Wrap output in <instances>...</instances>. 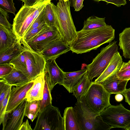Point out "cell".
I'll use <instances>...</instances> for the list:
<instances>
[{
	"label": "cell",
	"mask_w": 130,
	"mask_h": 130,
	"mask_svg": "<svg viewBox=\"0 0 130 130\" xmlns=\"http://www.w3.org/2000/svg\"><path fill=\"white\" fill-rule=\"evenodd\" d=\"M126 69L130 70V60L127 62H123L119 71Z\"/></svg>",
	"instance_id": "42"
},
{
	"label": "cell",
	"mask_w": 130,
	"mask_h": 130,
	"mask_svg": "<svg viewBox=\"0 0 130 130\" xmlns=\"http://www.w3.org/2000/svg\"><path fill=\"white\" fill-rule=\"evenodd\" d=\"M115 99L117 101L120 102L122 100L123 97L121 94H117L115 96Z\"/></svg>",
	"instance_id": "44"
},
{
	"label": "cell",
	"mask_w": 130,
	"mask_h": 130,
	"mask_svg": "<svg viewBox=\"0 0 130 130\" xmlns=\"http://www.w3.org/2000/svg\"><path fill=\"white\" fill-rule=\"evenodd\" d=\"M30 125L29 124L27 119L23 122L19 130H32Z\"/></svg>",
	"instance_id": "41"
},
{
	"label": "cell",
	"mask_w": 130,
	"mask_h": 130,
	"mask_svg": "<svg viewBox=\"0 0 130 130\" xmlns=\"http://www.w3.org/2000/svg\"><path fill=\"white\" fill-rule=\"evenodd\" d=\"M116 75L119 79L129 80H130V70L119 71L117 72Z\"/></svg>",
	"instance_id": "37"
},
{
	"label": "cell",
	"mask_w": 130,
	"mask_h": 130,
	"mask_svg": "<svg viewBox=\"0 0 130 130\" xmlns=\"http://www.w3.org/2000/svg\"><path fill=\"white\" fill-rule=\"evenodd\" d=\"M11 86L8 84L3 79L0 80V105H1L8 90Z\"/></svg>",
	"instance_id": "35"
},
{
	"label": "cell",
	"mask_w": 130,
	"mask_h": 130,
	"mask_svg": "<svg viewBox=\"0 0 130 130\" xmlns=\"http://www.w3.org/2000/svg\"><path fill=\"white\" fill-rule=\"evenodd\" d=\"M45 84L42 99L39 101V112L46 107L52 104V98L49 85L46 77L45 76Z\"/></svg>",
	"instance_id": "28"
},
{
	"label": "cell",
	"mask_w": 130,
	"mask_h": 130,
	"mask_svg": "<svg viewBox=\"0 0 130 130\" xmlns=\"http://www.w3.org/2000/svg\"><path fill=\"white\" fill-rule=\"evenodd\" d=\"M54 4L51 2L46 5L45 7L44 19L45 24L48 26L56 28V21L53 10Z\"/></svg>",
	"instance_id": "27"
},
{
	"label": "cell",
	"mask_w": 130,
	"mask_h": 130,
	"mask_svg": "<svg viewBox=\"0 0 130 130\" xmlns=\"http://www.w3.org/2000/svg\"><path fill=\"white\" fill-rule=\"evenodd\" d=\"M84 0H76L74 7L75 11H78L80 10L84 6L83 2Z\"/></svg>",
	"instance_id": "39"
},
{
	"label": "cell",
	"mask_w": 130,
	"mask_h": 130,
	"mask_svg": "<svg viewBox=\"0 0 130 130\" xmlns=\"http://www.w3.org/2000/svg\"><path fill=\"white\" fill-rule=\"evenodd\" d=\"M20 0L21 1L23 2H24V0Z\"/></svg>",
	"instance_id": "48"
},
{
	"label": "cell",
	"mask_w": 130,
	"mask_h": 130,
	"mask_svg": "<svg viewBox=\"0 0 130 130\" xmlns=\"http://www.w3.org/2000/svg\"><path fill=\"white\" fill-rule=\"evenodd\" d=\"M73 108L80 130H110L111 128L103 120L100 115L94 117L88 114L78 102Z\"/></svg>",
	"instance_id": "8"
},
{
	"label": "cell",
	"mask_w": 130,
	"mask_h": 130,
	"mask_svg": "<svg viewBox=\"0 0 130 130\" xmlns=\"http://www.w3.org/2000/svg\"><path fill=\"white\" fill-rule=\"evenodd\" d=\"M123 62L122 57L118 51L114 54L103 72L94 82L101 83L116 75L120 70Z\"/></svg>",
	"instance_id": "15"
},
{
	"label": "cell",
	"mask_w": 130,
	"mask_h": 130,
	"mask_svg": "<svg viewBox=\"0 0 130 130\" xmlns=\"http://www.w3.org/2000/svg\"><path fill=\"white\" fill-rule=\"evenodd\" d=\"M60 38V35L56 27H50L47 26L26 43L32 50L41 53L51 42Z\"/></svg>",
	"instance_id": "10"
},
{
	"label": "cell",
	"mask_w": 130,
	"mask_h": 130,
	"mask_svg": "<svg viewBox=\"0 0 130 130\" xmlns=\"http://www.w3.org/2000/svg\"><path fill=\"white\" fill-rule=\"evenodd\" d=\"M37 0H24V5L27 6H31L33 5Z\"/></svg>",
	"instance_id": "43"
},
{
	"label": "cell",
	"mask_w": 130,
	"mask_h": 130,
	"mask_svg": "<svg viewBox=\"0 0 130 130\" xmlns=\"http://www.w3.org/2000/svg\"><path fill=\"white\" fill-rule=\"evenodd\" d=\"M105 18H100L92 16L84 21V26L81 30H88L99 28L107 25Z\"/></svg>",
	"instance_id": "25"
},
{
	"label": "cell",
	"mask_w": 130,
	"mask_h": 130,
	"mask_svg": "<svg viewBox=\"0 0 130 130\" xmlns=\"http://www.w3.org/2000/svg\"><path fill=\"white\" fill-rule=\"evenodd\" d=\"M9 63L13 68L21 71L27 76V71L26 62L23 52L11 61Z\"/></svg>",
	"instance_id": "29"
},
{
	"label": "cell",
	"mask_w": 130,
	"mask_h": 130,
	"mask_svg": "<svg viewBox=\"0 0 130 130\" xmlns=\"http://www.w3.org/2000/svg\"><path fill=\"white\" fill-rule=\"evenodd\" d=\"M75 1L76 0H70V6L74 8L75 5Z\"/></svg>",
	"instance_id": "45"
},
{
	"label": "cell",
	"mask_w": 130,
	"mask_h": 130,
	"mask_svg": "<svg viewBox=\"0 0 130 130\" xmlns=\"http://www.w3.org/2000/svg\"><path fill=\"white\" fill-rule=\"evenodd\" d=\"M0 8L15 15L16 9L13 0H0Z\"/></svg>",
	"instance_id": "31"
},
{
	"label": "cell",
	"mask_w": 130,
	"mask_h": 130,
	"mask_svg": "<svg viewBox=\"0 0 130 130\" xmlns=\"http://www.w3.org/2000/svg\"><path fill=\"white\" fill-rule=\"evenodd\" d=\"M70 1L59 0L53 8L56 17V28L61 39L69 45L77 37V31L73 20L70 9Z\"/></svg>",
	"instance_id": "3"
},
{
	"label": "cell",
	"mask_w": 130,
	"mask_h": 130,
	"mask_svg": "<svg viewBox=\"0 0 130 130\" xmlns=\"http://www.w3.org/2000/svg\"><path fill=\"white\" fill-rule=\"evenodd\" d=\"M33 85L27 93L25 99L27 102L42 99L45 84L44 72L34 79Z\"/></svg>",
	"instance_id": "16"
},
{
	"label": "cell",
	"mask_w": 130,
	"mask_h": 130,
	"mask_svg": "<svg viewBox=\"0 0 130 130\" xmlns=\"http://www.w3.org/2000/svg\"><path fill=\"white\" fill-rule=\"evenodd\" d=\"M77 37L69 45L70 50L77 54L95 50L115 38V30L111 25L88 30L77 31Z\"/></svg>",
	"instance_id": "1"
},
{
	"label": "cell",
	"mask_w": 130,
	"mask_h": 130,
	"mask_svg": "<svg viewBox=\"0 0 130 130\" xmlns=\"http://www.w3.org/2000/svg\"><path fill=\"white\" fill-rule=\"evenodd\" d=\"M55 60L46 61L44 71L51 91L57 84L62 85L65 78L64 72L58 66Z\"/></svg>",
	"instance_id": "12"
},
{
	"label": "cell",
	"mask_w": 130,
	"mask_h": 130,
	"mask_svg": "<svg viewBox=\"0 0 130 130\" xmlns=\"http://www.w3.org/2000/svg\"><path fill=\"white\" fill-rule=\"evenodd\" d=\"M13 67L9 63L0 64V78L9 74L13 69Z\"/></svg>",
	"instance_id": "36"
},
{
	"label": "cell",
	"mask_w": 130,
	"mask_h": 130,
	"mask_svg": "<svg viewBox=\"0 0 130 130\" xmlns=\"http://www.w3.org/2000/svg\"><path fill=\"white\" fill-rule=\"evenodd\" d=\"M97 2H99L101 1L106 2L107 4L110 3L115 5L117 7H120L121 5H124L126 4V0H93Z\"/></svg>",
	"instance_id": "38"
},
{
	"label": "cell",
	"mask_w": 130,
	"mask_h": 130,
	"mask_svg": "<svg viewBox=\"0 0 130 130\" xmlns=\"http://www.w3.org/2000/svg\"><path fill=\"white\" fill-rule=\"evenodd\" d=\"M34 130H64L58 108L50 105L39 112Z\"/></svg>",
	"instance_id": "5"
},
{
	"label": "cell",
	"mask_w": 130,
	"mask_h": 130,
	"mask_svg": "<svg viewBox=\"0 0 130 130\" xmlns=\"http://www.w3.org/2000/svg\"><path fill=\"white\" fill-rule=\"evenodd\" d=\"M27 102L25 99L11 112L6 113L2 123L3 130H19L23 123Z\"/></svg>",
	"instance_id": "11"
},
{
	"label": "cell",
	"mask_w": 130,
	"mask_h": 130,
	"mask_svg": "<svg viewBox=\"0 0 130 130\" xmlns=\"http://www.w3.org/2000/svg\"><path fill=\"white\" fill-rule=\"evenodd\" d=\"M18 39L13 29L0 25V53L7 50Z\"/></svg>",
	"instance_id": "19"
},
{
	"label": "cell",
	"mask_w": 130,
	"mask_h": 130,
	"mask_svg": "<svg viewBox=\"0 0 130 130\" xmlns=\"http://www.w3.org/2000/svg\"><path fill=\"white\" fill-rule=\"evenodd\" d=\"M87 71V69L85 68L75 71L64 72L65 78L62 85L69 93H72L73 88L78 82Z\"/></svg>",
	"instance_id": "20"
},
{
	"label": "cell",
	"mask_w": 130,
	"mask_h": 130,
	"mask_svg": "<svg viewBox=\"0 0 130 130\" xmlns=\"http://www.w3.org/2000/svg\"><path fill=\"white\" fill-rule=\"evenodd\" d=\"M111 95L102 84L93 82L86 93L77 102L85 112L96 117L111 104Z\"/></svg>",
	"instance_id": "2"
},
{
	"label": "cell",
	"mask_w": 130,
	"mask_h": 130,
	"mask_svg": "<svg viewBox=\"0 0 130 130\" xmlns=\"http://www.w3.org/2000/svg\"><path fill=\"white\" fill-rule=\"evenodd\" d=\"M92 82L89 79L87 71L72 89V93H73V95L77 99V101L86 93Z\"/></svg>",
	"instance_id": "22"
},
{
	"label": "cell",
	"mask_w": 130,
	"mask_h": 130,
	"mask_svg": "<svg viewBox=\"0 0 130 130\" xmlns=\"http://www.w3.org/2000/svg\"><path fill=\"white\" fill-rule=\"evenodd\" d=\"M24 50V46L22 39L18 40L10 47L0 53V64L9 63L13 59L22 53Z\"/></svg>",
	"instance_id": "18"
},
{
	"label": "cell",
	"mask_w": 130,
	"mask_h": 130,
	"mask_svg": "<svg viewBox=\"0 0 130 130\" xmlns=\"http://www.w3.org/2000/svg\"><path fill=\"white\" fill-rule=\"evenodd\" d=\"M64 130H80L73 107L66 108L63 114Z\"/></svg>",
	"instance_id": "23"
},
{
	"label": "cell",
	"mask_w": 130,
	"mask_h": 130,
	"mask_svg": "<svg viewBox=\"0 0 130 130\" xmlns=\"http://www.w3.org/2000/svg\"><path fill=\"white\" fill-rule=\"evenodd\" d=\"M39 108V101L27 102L25 108V116L33 122L38 116Z\"/></svg>",
	"instance_id": "26"
},
{
	"label": "cell",
	"mask_w": 130,
	"mask_h": 130,
	"mask_svg": "<svg viewBox=\"0 0 130 130\" xmlns=\"http://www.w3.org/2000/svg\"><path fill=\"white\" fill-rule=\"evenodd\" d=\"M34 82V79L23 85L13 87L11 89L6 113L11 112L23 102L25 99L27 92L33 85Z\"/></svg>",
	"instance_id": "13"
},
{
	"label": "cell",
	"mask_w": 130,
	"mask_h": 130,
	"mask_svg": "<svg viewBox=\"0 0 130 130\" xmlns=\"http://www.w3.org/2000/svg\"><path fill=\"white\" fill-rule=\"evenodd\" d=\"M120 48L123 51V56L130 59V27L125 28L119 34Z\"/></svg>",
	"instance_id": "24"
},
{
	"label": "cell",
	"mask_w": 130,
	"mask_h": 130,
	"mask_svg": "<svg viewBox=\"0 0 130 130\" xmlns=\"http://www.w3.org/2000/svg\"><path fill=\"white\" fill-rule=\"evenodd\" d=\"M22 40L27 66V77L32 80L44 72L46 60L41 53L32 50Z\"/></svg>",
	"instance_id": "9"
},
{
	"label": "cell",
	"mask_w": 130,
	"mask_h": 130,
	"mask_svg": "<svg viewBox=\"0 0 130 130\" xmlns=\"http://www.w3.org/2000/svg\"><path fill=\"white\" fill-rule=\"evenodd\" d=\"M48 26L45 24H42L39 27L34 28L28 32H26L22 39L23 41L27 43L32 39L42 30Z\"/></svg>",
	"instance_id": "30"
},
{
	"label": "cell",
	"mask_w": 130,
	"mask_h": 130,
	"mask_svg": "<svg viewBox=\"0 0 130 130\" xmlns=\"http://www.w3.org/2000/svg\"><path fill=\"white\" fill-rule=\"evenodd\" d=\"M128 81L119 79L116 75L100 83L102 84L107 91L111 94H122L126 89Z\"/></svg>",
	"instance_id": "17"
},
{
	"label": "cell",
	"mask_w": 130,
	"mask_h": 130,
	"mask_svg": "<svg viewBox=\"0 0 130 130\" xmlns=\"http://www.w3.org/2000/svg\"><path fill=\"white\" fill-rule=\"evenodd\" d=\"M122 94L124 96L125 102L130 106V88L126 89Z\"/></svg>",
	"instance_id": "40"
},
{
	"label": "cell",
	"mask_w": 130,
	"mask_h": 130,
	"mask_svg": "<svg viewBox=\"0 0 130 130\" xmlns=\"http://www.w3.org/2000/svg\"><path fill=\"white\" fill-rule=\"evenodd\" d=\"M44 11L45 8L34 21L27 32L42 24H45L44 17Z\"/></svg>",
	"instance_id": "34"
},
{
	"label": "cell",
	"mask_w": 130,
	"mask_h": 130,
	"mask_svg": "<svg viewBox=\"0 0 130 130\" xmlns=\"http://www.w3.org/2000/svg\"><path fill=\"white\" fill-rule=\"evenodd\" d=\"M8 12L0 8V25L6 28L12 29V25L9 22L7 18L8 17Z\"/></svg>",
	"instance_id": "33"
},
{
	"label": "cell",
	"mask_w": 130,
	"mask_h": 130,
	"mask_svg": "<svg viewBox=\"0 0 130 130\" xmlns=\"http://www.w3.org/2000/svg\"><path fill=\"white\" fill-rule=\"evenodd\" d=\"M51 0H37L31 6H23L13 19V31L18 39H22L38 15Z\"/></svg>",
	"instance_id": "4"
},
{
	"label": "cell",
	"mask_w": 130,
	"mask_h": 130,
	"mask_svg": "<svg viewBox=\"0 0 130 130\" xmlns=\"http://www.w3.org/2000/svg\"><path fill=\"white\" fill-rule=\"evenodd\" d=\"M100 115L111 128H120L124 129L130 126V110L121 103L116 106L110 104Z\"/></svg>",
	"instance_id": "7"
},
{
	"label": "cell",
	"mask_w": 130,
	"mask_h": 130,
	"mask_svg": "<svg viewBox=\"0 0 130 130\" xmlns=\"http://www.w3.org/2000/svg\"><path fill=\"white\" fill-rule=\"evenodd\" d=\"M125 130H130V126L125 128L124 129Z\"/></svg>",
	"instance_id": "46"
},
{
	"label": "cell",
	"mask_w": 130,
	"mask_h": 130,
	"mask_svg": "<svg viewBox=\"0 0 130 130\" xmlns=\"http://www.w3.org/2000/svg\"><path fill=\"white\" fill-rule=\"evenodd\" d=\"M70 50L69 45L60 38L51 42L43 50L41 53L46 61L56 59L61 55Z\"/></svg>",
	"instance_id": "14"
},
{
	"label": "cell",
	"mask_w": 130,
	"mask_h": 130,
	"mask_svg": "<svg viewBox=\"0 0 130 130\" xmlns=\"http://www.w3.org/2000/svg\"><path fill=\"white\" fill-rule=\"evenodd\" d=\"M12 86L9 88L7 94L4 99L1 105H0V125L3 121L6 114V109L9 101L10 94Z\"/></svg>",
	"instance_id": "32"
},
{
	"label": "cell",
	"mask_w": 130,
	"mask_h": 130,
	"mask_svg": "<svg viewBox=\"0 0 130 130\" xmlns=\"http://www.w3.org/2000/svg\"><path fill=\"white\" fill-rule=\"evenodd\" d=\"M117 41H114L101 50L100 52L93 59L86 68L89 79L92 81L95 77H98L103 72L109 64L114 54L118 51Z\"/></svg>",
	"instance_id": "6"
},
{
	"label": "cell",
	"mask_w": 130,
	"mask_h": 130,
	"mask_svg": "<svg viewBox=\"0 0 130 130\" xmlns=\"http://www.w3.org/2000/svg\"><path fill=\"white\" fill-rule=\"evenodd\" d=\"M129 1H130V0H129Z\"/></svg>",
	"instance_id": "49"
},
{
	"label": "cell",
	"mask_w": 130,
	"mask_h": 130,
	"mask_svg": "<svg viewBox=\"0 0 130 130\" xmlns=\"http://www.w3.org/2000/svg\"><path fill=\"white\" fill-rule=\"evenodd\" d=\"M63 0L65 1H70V0Z\"/></svg>",
	"instance_id": "47"
},
{
	"label": "cell",
	"mask_w": 130,
	"mask_h": 130,
	"mask_svg": "<svg viewBox=\"0 0 130 130\" xmlns=\"http://www.w3.org/2000/svg\"><path fill=\"white\" fill-rule=\"evenodd\" d=\"M1 79H3L10 85L16 86L23 85L31 80L21 72L14 68L9 74Z\"/></svg>",
	"instance_id": "21"
}]
</instances>
